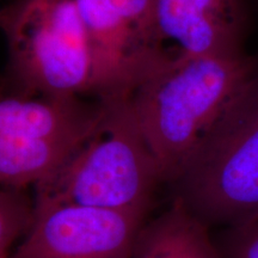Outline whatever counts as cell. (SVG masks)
Wrapping results in <instances>:
<instances>
[{
  "label": "cell",
  "instance_id": "6",
  "mask_svg": "<svg viewBox=\"0 0 258 258\" xmlns=\"http://www.w3.org/2000/svg\"><path fill=\"white\" fill-rule=\"evenodd\" d=\"M146 214L71 202H34L30 227L10 258H129Z\"/></svg>",
  "mask_w": 258,
  "mask_h": 258
},
{
  "label": "cell",
  "instance_id": "4",
  "mask_svg": "<svg viewBox=\"0 0 258 258\" xmlns=\"http://www.w3.org/2000/svg\"><path fill=\"white\" fill-rule=\"evenodd\" d=\"M172 183L176 199L208 227L258 219V77L200 141Z\"/></svg>",
  "mask_w": 258,
  "mask_h": 258
},
{
  "label": "cell",
  "instance_id": "10",
  "mask_svg": "<svg viewBox=\"0 0 258 258\" xmlns=\"http://www.w3.org/2000/svg\"><path fill=\"white\" fill-rule=\"evenodd\" d=\"M34 203L29 202L23 189L0 185V258L11 257L16 241L30 227Z\"/></svg>",
  "mask_w": 258,
  "mask_h": 258
},
{
  "label": "cell",
  "instance_id": "1",
  "mask_svg": "<svg viewBox=\"0 0 258 258\" xmlns=\"http://www.w3.org/2000/svg\"><path fill=\"white\" fill-rule=\"evenodd\" d=\"M258 77L241 53L188 56L179 51L129 96L141 134L172 182L200 141Z\"/></svg>",
  "mask_w": 258,
  "mask_h": 258
},
{
  "label": "cell",
  "instance_id": "2",
  "mask_svg": "<svg viewBox=\"0 0 258 258\" xmlns=\"http://www.w3.org/2000/svg\"><path fill=\"white\" fill-rule=\"evenodd\" d=\"M0 97H91L92 56L78 0H11L0 8Z\"/></svg>",
  "mask_w": 258,
  "mask_h": 258
},
{
  "label": "cell",
  "instance_id": "9",
  "mask_svg": "<svg viewBox=\"0 0 258 258\" xmlns=\"http://www.w3.org/2000/svg\"><path fill=\"white\" fill-rule=\"evenodd\" d=\"M208 228L184 203L175 199L159 217L144 222L129 258H224Z\"/></svg>",
  "mask_w": 258,
  "mask_h": 258
},
{
  "label": "cell",
  "instance_id": "11",
  "mask_svg": "<svg viewBox=\"0 0 258 258\" xmlns=\"http://www.w3.org/2000/svg\"><path fill=\"white\" fill-rule=\"evenodd\" d=\"M224 258H258V219L228 228Z\"/></svg>",
  "mask_w": 258,
  "mask_h": 258
},
{
  "label": "cell",
  "instance_id": "8",
  "mask_svg": "<svg viewBox=\"0 0 258 258\" xmlns=\"http://www.w3.org/2000/svg\"><path fill=\"white\" fill-rule=\"evenodd\" d=\"M106 104L85 98L0 97V143L16 139L76 141L88 139Z\"/></svg>",
  "mask_w": 258,
  "mask_h": 258
},
{
  "label": "cell",
  "instance_id": "7",
  "mask_svg": "<svg viewBox=\"0 0 258 258\" xmlns=\"http://www.w3.org/2000/svg\"><path fill=\"white\" fill-rule=\"evenodd\" d=\"M157 27L188 56L241 53L246 10L244 0H154Z\"/></svg>",
  "mask_w": 258,
  "mask_h": 258
},
{
  "label": "cell",
  "instance_id": "3",
  "mask_svg": "<svg viewBox=\"0 0 258 258\" xmlns=\"http://www.w3.org/2000/svg\"><path fill=\"white\" fill-rule=\"evenodd\" d=\"M91 135L49 178L36 185V203L71 202L147 213L159 169L128 98L104 101Z\"/></svg>",
  "mask_w": 258,
  "mask_h": 258
},
{
  "label": "cell",
  "instance_id": "5",
  "mask_svg": "<svg viewBox=\"0 0 258 258\" xmlns=\"http://www.w3.org/2000/svg\"><path fill=\"white\" fill-rule=\"evenodd\" d=\"M92 56L91 98H129L178 50L157 27L154 0H78Z\"/></svg>",
  "mask_w": 258,
  "mask_h": 258
}]
</instances>
